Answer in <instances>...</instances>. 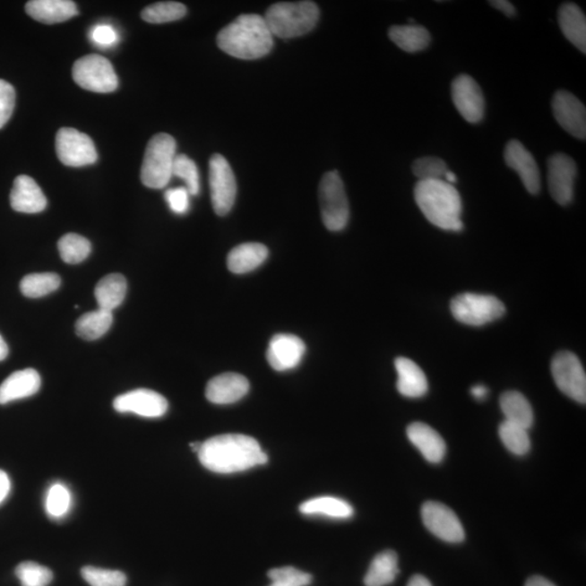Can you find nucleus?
Segmentation results:
<instances>
[{
    "mask_svg": "<svg viewBox=\"0 0 586 586\" xmlns=\"http://www.w3.org/2000/svg\"><path fill=\"white\" fill-rule=\"evenodd\" d=\"M398 373L397 388L405 398L418 399L428 392V380L424 370L408 358H399L394 362Z\"/></svg>",
    "mask_w": 586,
    "mask_h": 586,
    "instance_id": "nucleus-24",
    "label": "nucleus"
},
{
    "mask_svg": "<svg viewBox=\"0 0 586 586\" xmlns=\"http://www.w3.org/2000/svg\"><path fill=\"white\" fill-rule=\"evenodd\" d=\"M322 219L326 228L340 231L349 219V202L340 175L337 171L323 175L320 184Z\"/></svg>",
    "mask_w": 586,
    "mask_h": 586,
    "instance_id": "nucleus-7",
    "label": "nucleus"
},
{
    "mask_svg": "<svg viewBox=\"0 0 586 586\" xmlns=\"http://www.w3.org/2000/svg\"><path fill=\"white\" fill-rule=\"evenodd\" d=\"M488 4H490L492 7L500 10V12L507 15V17H515L517 13L516 8L513 7L512 3L507 2V0H492V2H488Z\"/></svg>",
    "mask_w": 586,
    "mask_h": 586,
    "instance_id": "nucleus-46",
    "label": "nucleus"
},
{
    "mask_svg": "<svg viewBox=\"0 0 586 586\" xmlns=\"http://www.w3.org/2000/svg\"><path fill=\"white\" fill-rule=\"evenodd\" d=\"M56 151L66 167L81 168L94 164L98 159L94 142L74 128L64 127L56 133Z\"/></svg>",
    "mask_w": 586,
    "mask_h": 586,
    "instance_id": "nucleus-11",
    "label": "nucleus"
},
{
    "mask_svg": "<svg viewBox=\"0 0 586 586\" xmlns=\"http://www.w3.org/2000/svg\"><path fill=\"white\" fill-rule=\"evenodd\" d=\"M425 527L436 538L447 543H461L465 539L462 524L451 508L438 502H427L421 507Z\"/></svg>",
    "mask_w": 586,
    "mask_h": 586,
    "instance_id": "nucleus-12",
    "label": "nucleus"
},
{
    "mask_svg": "<svg viewBox=\"0 0 586 586\" xmlns=\"http://www.w3.org/2000/svg\"><path fill=\"white\" fill-rule=\"evenodd\" d=\"M61 259L68 264H79L89 258L91 245L89 239L77 234H66L58 243Z\"/></svg>",
    "mask_w": 586,
    "mask_h": 586,
    "instance_id": "nucleus-35",
    "label": "nucleus"
},
{
    "mask_svg": "<svg viewBox=\"0 0 586 586\" xmlns=\"http://www.w3.org/2000/svg\"><path fill=\"white\" fill-rule=\"evenodd\" d=\"M209 168L211 202L214 212L220 217H225L233 209L237 194L235 174L228 161L219 153L210 159Z\"/></svg>",
    "mask_w": 586,
    "mask_h": 586,
    "instance_id": "nucleus-9",
    "label": "nucleus"
},
{
    "mask_svg": "<svg viewBox=\"0 0 586 586\" xmlns=\"http://www.w3.org/2000/svg\"><path fill=\"white\" fill-rule=\"evenodd\" d=\"M526 586H556L551 582V581L545 579L543 577H532L527 581Z\"/></svg>",
    "mask_w": 586,
    "mask_h": 586,
    "instance_id": "nucleus-49",
    "label": "nucleus"
},
{
    "mask_svg": "<svg viewBox=\"0 0 586 586\" xmlns=\"http://www.w3.org/2000/svg\"><path fill=\"white\" fill-rule=\"evenodd\" d=\"M559 27L570 43L586 53V18L582 10L573 3H564L558 12Z\"/></svg>",
    "mask_w": 586,
    "mask_h": 586,
    "instance_id": "nucleus-25",
    "label": "nucleus"
},
{
    "mask_svg": "<svg viewBox=\"0 0 586 586\" xmlns=\"http://www.w3.org/2000/svg\"><path fill=\"white\" fill-rule=\"evenodd\" d=\"M249 389L248 379L243 375L225 373L210 380L205 397L213 404H233L246 397Z\"/></svg>",
    "mask_w": 586,
    "mask_h": 586,
    "instance_id": "nucleus-19",
    "label": "nucleus"
},
{
    "mask_svg": "<svg viewBox=\"0 0 586 586\" xmlns=\"http://www.w3.org/2000/svg\"><path fill=\"white\" fill-rule=\"evenodd\" d=\"M127 282L121 274L107 275L95 288V297L100 310L113 312L125 301Z\"/></svg>",
    "mask_w": 586,
    "mask_h": 586,
    "instance_id": "nucleus-28",
    "label": "nucleus"
},
{
    "mask_svg": "<svg viewBox=\"0 0 586 586\" xmlns=\"http://www.w3.org/2000/svg\"><path fill=\"white\" fill-rule=\"evenodd\" d=\"M71 504V492L63 483H55L49 487L45 498V510L50 518H64L69 513Z\"/></svg>",
    "mask_w": 586,
    "mask_h": 586,
    "instance_id": "nucleus-37",
    "label": "nucleus"
},
{
    "mask_svg": "<svg viewBox=\"0 0 586 586\" xmlns=\"http://www.w3.org/2000/svg\"><path fill=\"white\" fill-rule=\"evenodd\" d=\"M198 457L208 470L223 475L248 470L269 461L258 441L237 434L217 435L203 442Z\"/></svg>",
    "mask_w": 586,
    "mask_h": 586,
    "instance_id": "nucleus-1",
    "label": "nucleus"
},
{
    "mask_svg": "<svg viewBox=\"0 0 586 586\" xmlns=\"http://www.w3.org/2000/svg\"><path fill=\"white\" fill-rule=\"evenodd\" d=\"M551 369L558 389L570 399L585 404L586 376L578 357L573 352H559L553 358Z\"/></svg>",
    "mask_w": 586,
    "mask_h": 586,
    "instance_id": "nucleus-10",
    "label": "nucleus"
},
{
    "mask_svg": "<svg viewBox=\"0 0 586 586\" xmlns=\"http://www.w3.org/2000/svg\"><path fill=\"white\" fill-rule=\"evenodd\" d=\"M500 405L506 421L528 430L531 428L534 421L533 409L523 394L517 391H507L501 395Z\"/></svg>",
    "mask_w": 586,
    "mask_h": 586,
    "instance_id": "nucleus-29",
    "label": "nucleus"
},
{
    "mask_svg": "<svg viewBox=\"0 0 586 586\" xmlns=\"http://www.w3.org/2000/svg\"><path fill=\"white\" fill-rule=\"evenodd\" d=\"M25 12L36 22L55 24L68 22L79 14L76 4L70 0H30Z\"/></svg>",
    "mask_w": 586,
    "mask_h": 586,
    "instance_id": "nucleus-23",
    "label": "nucleus"
},
{
    "mask_svg": "<svg viewBox=\"0 0 586 586\" xmlns=\"http://www.w3.org/2000/svg\"><path fill=\"white\" fill-rule=\"evenodd\" d=\"M452 100L457 111L471 125H477L485 117L486 101L480 86L471 76L461 74L451 86Z\"/></svg>",
    "mask_w": 586,
    "mask_h": 586,
    "instance_id": "nucleus-13",
    "label": "nucleus"
},
{
    "mask_svg": "<svg viewBox=\"0 0 586 586\" xmlns=\"http://www.w3.org/2000/svg\"><path fill=\"white\" fill-rule=\"evenodd\" d=\"M399 558L393 551H384L377 555L369 565L365 575L364 583L366 586H385L393 582L398 577Z\"/></svg>",
    "mask_w": 586,
    "mask_h": 586,
    "instance_id": "nucleus-30",
    "label": "nucleus"
},
{
    "mask_svg": "<svg viewBox=\"0 0 586 586\" xmlns=\"http://www.w3.org/2000/svg\"><path fill=\"white\" fill-rule=\"evenodd\" d=\"M444 181L446 183L451 184V185L455 184L457 182L456 175L453 172H451V171L447 172L445 174Z\"/></svg>",
    "mask_w": 586,
    "mask_h": 586,
    "instance_id": "nucleus-52",
    "label": "nucleus"
},
{
    "mask_svg": "<svg viewBox=\"0 0 586 586\" xmlns=\"http://www.w3.org/2000/svg\"><path fill=\"white\" fill-rule=\"evenodd\" d=\"M113 408L119 413H132L145 418H162L168 412L166 398L156 391L137 389L121 394L113 401Z\"/></svg>",
    "mask_w": 586,
    "mask_h": 586,
    "instance_id": "nucleus-15",
    "label": "nucleus"
},
{
    "mask_svg": "<svg viewBox=\"0 0 586 586\" xmlns=\"http://www.w3.org/2000/svg\"><path fill=\"white\" fill-rule=\"evenodd\" d=\"M271 583L269 586H306L312 583V575L293 567L271 569L269 572Z\"/></svg>",
    "mask_w": 586,
    "mask_h": 586,
    "instance_id": "nucleus-42",
    "label": "nucleus"
},
{
    "mask_svg": "<svg viewBox=\"0 0 586 586\" xmlns=\"http://www.w3.org/2000/svg\"><path fill=\"white\" fill-rule=\"evenodd\" d=\"M82 577L90 586H125L126 575L117 570L86 565L82 569Z\"/></svg>",
    "mask_w": 586,
    "mask_h": 586,
    "instance_id": "nucleus-41",
    "label": "nucleus"
},
{
    "mask_svg": "<svg viewBox=\"0 0 586 586\" xmlns=\"http://www.w3.org/2000/svg\"><path fill=\"white\" fill-rule=\"evenodd\" d=\"M9 349L6 341L4 340V338L0 336V362L4 361V358L8 357Z\"/></svg>",
    "mask_w": 586,
    "mask_h": 586,
    "instance_id": "nucleus-51",
    "label": "nucleus"
},
{
    "mask_svg": "<svg viewBox=\"0 0 586 586\" xmlns=\"http://www.w3.org/2000/svg\"><path fill=\"white\" fill-rule=\"evenodd\" d=\"M547 169L549 193L555 202L563 207L572 203L577 177V166L573 159L564 153H555L548 159Z\"/></svg>",
    "mask_w": 586,
    "mask_h": 586,
    "instance_id": "nucleus-14",
    "label": "nucleus"
},
{
    "mask_svg": "<svg viewBox=\"0 0 586 586\" xmlns=\"http://www.w3.org/2000/svg\"><path fill=\"white\" fill-rule=\"evenodd\" d=\"M60 277L55 272H39L25 276L20 284L23 296L28 297H42L53 293L60 287Z\"/></svg>",
    "mask_w": 586,
    "mask_h": 586,
    "instance_id": "nucleus-33",
    "label": "nucleus"
},
{
    "mask_svg": "<svg viewBox=\"0 0 586 586\" xmlns=\"http://www.w3.org/2000/svg\"><path fill=\"white\" fill-rule=\"evenodd\" d=\"M190 194L186 187H177L167 190L166 200L169 209L175 214H185L190 207Z\"/></svg>",
    "mask_w": 586,
    "mask_h": 586,
    "instance_id": "nucleus-45",
    "label": "nucleus"
},
{
    "mask_svg": "<svg viewBox=\"0 0 586 586\" xmlns=\"http://www.w3.org/2000/svg\"><path fill=\"white\" fill-rule=\"evenodd\" d=\"M72 76L86 90L108 94L119 86V79L110 61L99 55L82 56L73 65Z\"/></svg>",
    "mask_w": 586,
    "mask_h": 586,
    "instance_id": "nucleus-8",
    "label": "nucleus"
},
{
    "mask_svg": "<svg viewBox=\"0 0 586 586\" xmlns=\"http://www.w3.org/2000/svg\"><path fill=\"white\" fill-rule=\"evenodd\" d=\"M12 490V482L6 472L0 470V504H2L9 496Z\"/></svg>",
    "mask_w": 586,
    "mask_h": 586,
    "instance_id": "nucleus-47",
    "label": "nucleus"
},
{
    "mask_svg": "<svg viewBox=\"0 0 586 586\" xmlns=\"http://www.w3.org/2000/svg\"><path fill=\"white\" fill-rule=\"evenodd\" d=\"M504 159L507 166L519 175L528 193L538 194L541 190V174L531 152L521 142L511 141L505 147Z\"/></svg>",
    "mask_w": 586,
    "mask_h": 586,
    "instance_id": "nucleus-18",
    "label": "nucleus"
},
{
    "mask_svg": "<svg viewBox=\"0 0 586 586\" xmlns=\"http://www.w3.org/2000/svg\"><path fill=\"white\" fill-rule=\"evenodd\" d=\"M15 575L22 586H47L54 579L53 572L34 562H24L15 568Z\"/></svg>",
    "mask_w": 586,
    "mask_h": 586,
    "instance_id": "nucleus-38",
    "label": "nucleus"
},
{
    "mask_svg": "<svg viewBox=\"0 0 586 586\" xmlns=\"http://www.w3.org/2000/svg\"><path fill=\"white\" fill-rule=\"evenodd\" d=\"M272 36L295 39L310 33L320 19V9L313 2L277 3L265 14Z\"/></svg>",
    "mask_w": 586,
    "mask_h": 586,
    "instance_id": "nucleus-4",
    "label": "nucleus"
},
{
    "mask_svg": "<svg viewBox=\"0 0 586 586\" xmlns=\"http://www.w3.org/2000/svg\"><path fill=\"white\" fill-rule=\"evenodd\" d=\"M389 38L406 53H419L429 47L431 35L429 30L421 25H394L389 30Z\"/></svg>",
    "mask_w": 586,
    "mask_h": 586,
    "instance_id": "nucleus-27",
    "label": "nucleus"
},
{
    "mask_svg": "<svg viewBox=\"0 0 586 586\" xmlns=\"http://www.w3.org/2000/svg\"><path fill=\"white\" fill-rule=\"evenodd\" d=\"M269 256L264 245L249 243L235 246L228 256V270L234 274H246L258 269Z\"/></svg>",
    "mask_w": 586,
    "mask_h": 586,
    "instance_id": "nucleus-26",
    "label": "nucleus"
},
{
    "mask_svg": "<svg viewBox=\"0 0 586 586\" xmlns=\"http://www.w3.org/2000/svg\"><path fill=\"white\" fill-rule=\"evenodd\" d=\"M264 17L259 14H241L228 27L220 30L218 45L224 53L241 60H255L270 54L274 46Z\"/></svg>",
    "mask_w": 586,
    "mask_h": 586,
    "instance_id": "nucleus-2",
    "label": "nucleus"
},
{
    "mask_svg": "<svg viewBox=\"0 0 586 586\" xmlns=\"http://www.w3.org/2000/svg\"><path fill=\"white\" fill-rule=\"evenodd\" d=\"M498 435H500L503 444L513 454L522 456L530 451V436H529L528 429L523 427L504 420L498 428Z\"/></svg>",
    "mask_w": 586,
    "mask_h": 586,
    "instance_id": "nucleus-34",
    "label": "nucleus"
},
{
    "mask_svg": "<svg viewBox=\"0 0 586 586\" xmlns=\"http://www.w3.org/2000/svg\"><path fill=\"white\" fill-rule=\"evenodd\" d=\"M113 322L111 312L98 308L96 311L86 313L76 322L75 329L77 336L85 340H97L109 331Z\"/></svg>",
    "mask_w": 586,
    "mask_h": 586,
    "instance_id": "nucleus-32",
    "label": "nucleus"
},
{
    "mask_svg": "<svg viewBox=\"0 0 586 586\" xmlns=\"http://www.w3.org/2000/svg\"><path fill=\"white\" fill-rule=\"evenodd\" d=\"M412 168L419 181H444L445 174L449 172L446 163L436 157L418 159Z\"/></svg>",
    "mask_w": 586,
    "mask_h": 586,
    "instance_id": "nucleus-40",
    "label": "nucleus"
},
{
    "mask_svg": "<svg viewBox=\"0 0 586 586\" xmlns=\"http://www.w3.org/2000/svg\"><path fill=\"white\" fill-rule=\"evenodd\" d=\"M408 438L429 462L439 464L444 461L446 452L445 442L429 425L410 424L408 427Z\"/></svg>",
    "mask_w": 586,
    "mask_h": 586,
    "instance_id": "nucleus-21",
    "label": "nucleus"
},
{
    "mask_svg": "<svg viewBox=\"0 0 586 586\" xmlns=\"http://www.w3.org/2000/svg\"><path fill=\"white\" fill-rule=\"evenodd\" d=\"M177 142L168 134L154 135L148 142L141 172L142 183L148 188L167 187L173 177Z\"/></svg>",
    "mask_w": 586,
    "mask_h": 586,
    "instance_id": "nucleus-5",
    "label": "nucleus"
},
{
    "mask_svg": "<svg viewBox=\"0 0 586 586\" xmlns=\"http://www.w3.org/2000/svg\"><path fill=\"white\" fill-rule=\"evenodd\" d=\"M40 376L35 369L18 370L0 384V404L32 397L40 389Z\"/></svg>",
    "mask_w": 586,
    "mask_h": 586,
    "instance_id": "nucleus-22",
    "label": "nucleus"
},
{
    "mask_svg": "<svg viewBox=\"0 0 586 586\" xmlns=\"http://www.w3.org/2000/svg\"><path fill=\"white\" fill-rule=\"evenodd\" d=\"M15 105V91L8 82L0 80V130L12 117Z\"/></svg>",
    "mask_w": 586,
    "mask_h": 586,
    "instance_id": "nucleus-44",
    "label": "nucleus"
},
{
    "mask_svg": "<svg viewBox=\"0 0 586 586\" xmlns=\"http://www.w3.org/2000/svg\"><path fill=\"white\" fill-rule=\"evenodd\" d=\"M10 204L17 212L35 214L43 212L47 207V199L32 177L20 175L14 179Z\"/></svg>",
    "mask_w": 586,
    "mask_h": 586,
    "instance_id": "nucleus-20",
    "label": "nucleus"
},
{
    "mask_svg": "<svg viewBox=\"0 0 586 586\" xmlns=\"http://www.w3.org/2000/svg\"><path fill=\"white\" fill-rule=\"evenodd\" d=\"M187 8L177 2H162L151 4L142 12V18L148 23L162 24L177 22L186 15Z\"/></svg>",
    "mask_w": 586,
    "mask_h": 586,
    "instance_id": "nucleus-36",
    "label": "nucleus"
},
{
    "mask_svg": "<svg viewBox=\"0 0 586 586\" xmlns=\"http://www.w3.org/2000/svg\"><path fill=\"white\" fill-rule=\"evenodd\" d=\"M470 393L475 399L483 400L487 398L488 389L486 387V385L477 384L470 389Z\"/></svg>",
    "mask_w": 586,
    "mask_h": 586,
    "instance_id": "nucleus-48",
    "label": "nucleus"
},
{
    "mask_svg": "<svg viewBox=\"0 0 586 586\" xmlns=\"http://www.w3.org/2000/svg\"><path fill=\"white\" fill-rule=\"evenodd\" d=\"M408 586H433L430 581L424 577V575L416 574L410 578Z\"/></svg>",
    "mask_w": 586,
    "mask_h": 586,
    "instance_id": "nucleus-50",
    "label": "nucleus"
},
{
    "mask_svg": "<svg viewBox=\"0 0 586 586\" xmlns=\"http://www.w3.org/2000/svg\"><path fill=\"white\" fill-rule=\"evenodd\" d=\"M90 42L100 48H110L119 43L120 36L111 24L99 23L90 32Z\"/></svg>",
    "mask_w": 586,
    "mask_h": 586,
    "instance_id": "nucleus-43",
    "label": "nucleus"
},
{
    "mask_svg": "<svg viewBox=\"0 0 586 586\" xmlns=\"http://www.w3.org/2000/svg\"><path fill=\"white\" fill-rule=\"evenodd\" d=\"M306 349V344L299 337L280 333L271 339L266 352L267 362L277 372H287L301 363Z\"/></svg>",
    "mask_w": 586,
    "mask_h": 586,
    "instance_id": "nucleus-17",
    "label": "nucleus"
},
{
    "mask_svg": "<svg viewBox=\"0 0 586 586\" xmlns=\"http://www.w3.org/2000/svg\"><path fill=\"white\" fill-rule=\"evenodd\" d=\"M552 109L559 125L578 140L586 138V110L577 97L567 90H558L553 97Z\"/></svg>",
    "mask_w": 586,
    "mask_h": 586,
    "instance_id": "nucleus-16",
    "label": "nucleus"
},
{
    "mask_svg": "<svg viewBox=\"0 0 586 586\" xmlns=\"http://www.w3.org/2000/svg\"><path fill=\"white\" fill-rule=\"evenodd\" d=\"M451 312L457 322L480 327L500 320L505 315L506 307L495 296L466 292L452 300Z\"/></svg>",
    "mask_w": 586,
    "mask_h": 586,
    "instance_id": "nucleus-6",
    "label": "nucleus"
},
{
    "mask_svg": "<svg viewBox=\"0 0 586 586\" xmlns=\"http://www.w3.org/2000/svg\"><path fill=\"white\" fill-rule=\"evenodd\" d=\"M414 197L425 218L436 228L456 233L464 228L461 198L453 185L445 181H418Z\"/></svg>",
    "mask_w": 586,
    "mask_h": 586,
    "instance_id": "nucleus-3",
    "label": "nucleus"
},
{
    "mask_svg": "<svg viewBox=\"0 0 586 586\" xmlns=\"http://www.w3.org/2000/svg\"><path fill=\"white\" fill-rule=\"evenodd\" d=\"M173 177L183 179L190 195H197L200 192L199 171L192 159L185 154H177L173 166Z\"/></svg>",
    "mask_w": 586,
    "mask_h": 586,
    "instance_id": "nucleus-39",
    "label": "nucleus"
},
{
    "mask_svg": "<svg viewBox=\"0 0 586 586\" xmlns=\"http://www.w3.org/2000/svg\"><path fill=\"white\" fill-rule=\"evenodd\" d=\"M300 512L306 516H325L335 519L351 518L353 507L341 498L322 496L301 504Z\"/></svg>",
    "mask_w": 586,
    "mask_h": 586,
    "instance_id": "nucleus-31",
    "label": "nucleus"
}]
</instances>
